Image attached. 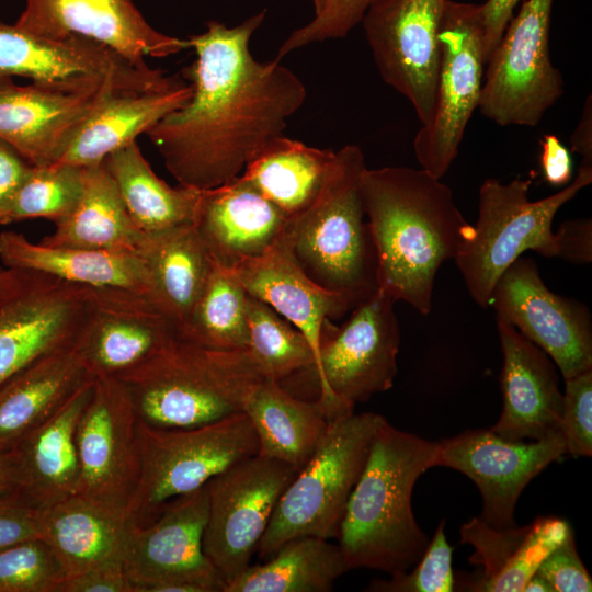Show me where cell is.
<instances>
[{
    "mask_svg": "<svg viewBox=\"0 0 592 592\" xmlns=\"http://www.w3.org/2000/svg\"><path fill=\"white\" fill-rule=\"evenodd\" d=\"M264 16L234 27L210 21L187 38L196 55L183 70L192 95L146 133L179 185L209 190L239 177L305 103V84L281 59L250 53Z\"/></svg>",
    "mask_w": 592,
    "mask_h": 592,
    "instance_id": "1",
    "label": "cell"
},
{
    "mask_svg": "<svg viewBox=\"0 0 592 592\" xmlns=\"http://www.w3.org/2000/svg\"><path fill=\"white\" fill-rule=\"evenodd\" d=\"M365 216L377 255L378 289L428 315L441 265L473 234L451 189L423 169H366Z\"/></svg>",
    "mask_w": 592,
    "mask_h": 592,
    "instance_id": "2",
    "label": "cell"
},
{
    "mask_svg": "<svg viewBox=\"0 0 592 592\" xmlns=\"http://www.w3.org/2000/svg\"><path fill=\"white\" fill-rule=\"evenodd\" d=\"M436 455L437 442L383 419L338 531L349 570L392 574L418 562L430 539L414 519L411 497L419 477L436 466Z\"/></svg>",
    "mask_w": 592,
    "mask_h": 592,
    "instance_id": "3",
    "label": "cell"
},
{
    "mask_svg": "<svg viewBox=\"0 0 592 592\" xmlns=\"http://www.w3.org/2000/svg\"><path fill=\"white\" fill-rule=\"evenodd\" d=\"M116 378L138 420L160 429L200 426L243 412L264 379L248 350L212 349L179 333Z\"/></svg>",
    "mask_w": 592,
    "mask_h": 592,
    "instance_id": "4",
    "label": "cell"
},
{
    "mask_svg": "<svg viewBox=\"0 0 592 592\" xmlns=\"http://www.w3.org/2000/svg\"><path fill=\"white\" fill-rule=\"evenodd\" d=\"M366 169L360 147L335 151L318 195L287 219L283 236L303 272L352 308L378 291L377 255L361 192Z\"/></svg>",
    "mask_w": 592,
    "mask_h": 592,
    "instance_id": "5",
    "label": "cell"
},
{
    "mask_svg": "<svg viewBox=\"0 0 592 592\" xmlns=\"http://www.w3.org/2000/svg\"><path fill=\"white\" fill-rule=\"evenodd\" d=\"M592 182V163L581 162L561 191L530 200L531 180L502 183L486 179L479 189L478 218L470 238L454 259L471 298L482 308L506 269L526 250L558 258L553 221L557 212Z\"/></svg>",
    "mask_w": 592,
    "mask_h": 592,
    "instance_id": "6",
    "label": "cell"
},
{
    "mask_svg": "<svg viewBox=\"0 0 592 592\" xmlns=\"http://www.w3.org/2000/svg\"><path fill=\"white\" fill-rule=\"evenodd\" d=\"M383 419L375 412H353L329 422L316 451L277 502L257 549L262 559L295 537L337 538Z\"/></svg>",
    "mask_w": 592,
    "mask_h": 592,
    "instance_id": "7",
    "label": "cell"
},
{
    "mask_svg": "<svg viewBox=\"0 0 592 592\" xmlns=\"http://www.w3.org/2000/svg\"><path fill=\"white\" fill-rule=\"evenodd\" d=\"M138 437L140 471L127 508L134 525L148 523L167 502L200 489L231 465L259 453L244 412L183 429L138 421Z\"/></svg>",
    "mask_w": 592,
    "mask_h": 592,
    "instance_id": "8",
    "label": "cell"
},
{
    "mask_svg": "<svg viewBox=\"0 0 592 592\" xmlns=\"http://www.w3.org/2000/svg\"><path fill=\"white\" fill-rule=\"evenodd\" d=\"M395 303L378 289L353 307L342 326L323 322L312 371L319 383L317 400L329 422L392 387L400 344Z\"/></svg>",
    "mask_w": 592,
    "mask_h": 592,
    "instance_id": "9",
    "label": "cell"
},
{
    "mask_svg": "<svg viewBox=\"0 0 592 592\" xmlns=\"http://www.w3.org/2000/svg\"><path fill=\"white\" fill-rule=\"evenodd\" d=\"M0 76L71 91L138 93L183 82L161 70L137 67L107 46L79 35L54 38L0 22Z\"/></svg>",
    "mask_w": 592,
    "mask_h": 592,
    "instance_id": "10",
    "label": "cell"
},
{
    "mask_svg": "<svg viewBox=\"0 0 592 592\" xmlns=\"http://www.w3.org/2000/svg\"><path fill=\"white\" fill-rule=\"evenodd\" d=\"M554 0H523L485 70L478 110L501 126H536L563 93L549 55Z\"/></svg>",
    "mask_w": 592,
    "mask_h": 592,
    "instance_id": "11",
    "label": "cell"
},
{
    "mask_svg": "<svg viewBox=\"0 0 592 592\" xmlns=\"http://www.w3.org/2000/svg\"><path fill=\"white\" fill-rule=\"evenodd\" d=\"M441 59L435 105L413 140L415 158L433 177L448 171L478 109L488 61L479 4L445 1L439 33Z\"/></svg>",
    "mask_w": 592,
    "mask_h": 592,
    "instance_id": "12",
    "label": "cell"
},
{
    "mask_svg": "<svg viewBox=\"0 0 592 592\" xmlns=\"http://www.w3.org/2000/svg\"><path fill=\"white\" fill-rule=\"evenodd\" d=\"M92 298L90 287L5 267L0 276V386L34 361L73 348Z\"/></svg>",
    "mask_w": 592,
    "mask_h": 592,
    "instance_id": "13",
    "label": "cell"
},
{
    "mask_svg": "<svg viewBox=\"0 0 592 592\" xmlns=\"http://www.w3.org/2000/svg\"><path fill=\"white\" fill-rule=\"evenodd\" d=\"M297 473L257 454L208 480L203 550L225 588L251 565L277 502Z\"/></svg>",
    "mask_w": 592,
    "mask_h": 592,
    "instance_id": "14",
    "label": "cell"
},
{
    "mask_svg": "<svg viewBox=\"0 0 592 592\" xmlns=\"http://www.w3.org/2000/svg\"><path fill=\"white\" fill-rule=\"evenodd\" d=\"M207 483L167 502L143 525L132 524L124 567L133 592H224L203 550Z\"/></svg>",
    "mask_w": 592,
    "mask_h": 592,
    "instance_id": "15",
    "label": "cell"
},
{
    "mask_svg": "<svg viewBox=\"0 0 592 592\" xmlns=\"http://www.w3.org/2000/svg\"><path fill=\"white\" fill-rule=\"evenodd\" d=\"M446 0H377L361 22L379 76L413 106L421 125L434 111Z\"/></svg>",
    "mask_w": 592,
    "mask_h": 592,
    "instance_id": "16",
    "label": "cell"
},
{
    "mask_svg": "<svg viewBox=\"0 0 592 592\" xmlns=\"http://www.w3.org/2000/svg\"><path fill=\"white\" fill-rule=\"evenodd\" d=\"M138 421L119 379L94 378L76 428L77 494L127 511L140 471Z\"/></svg>",
    "mask_w": 592,
    "mask_h": 592,
    "instance_id": "17",
    "label": "cell"
},
{
    "mask_svg": "<svg viewBox=\"0 0 592 592\" xmlns=\"http://www.w3.org/2000/svg\"><path fill=\"white\" fill-rule=\"evenodd\" d=\"M490 305L543 350L563 379L592 369V323L582 303L553 293L532 258H517L497 282Z\"/></svg>",
    "mask_w": 592,
    "mask_h": 592,
    "instance_id": "18",
    "label": "cell"
},
{
    "mask_svg": "<svg viewBox=\"0 0 592 592\" xmlns=\"http://www.w3.org/2000/svg\"><path fill=\"white\" fill-rule=\"evenodd\" d=\"M566 454L560 431L534 442L509 441L490 429L467 430L437 442L436 466L460 471L479 489L488 525H515L514 509L527 483Z\"/></svg>",
    "mask_w": 592,
    "mask_h": 592,
    "instance_id": "19",
    "label": "cell"
},
{
    "mask_svg": "<svg viewBox=\"0 0 592 592\" xmlns=\"http://www.w3.org/2000/svg\"><path fill=\"white\" fill-rule=\"evenodd\" d=\"M92 289L89 316L73 349L94 378L118 377L179 333L148 295L116 287Z\"/></svg>",
    "mask_w": 592,
    "mask_h": 592,
    "instance_id": "20",
    "label": "cell"
},
{
    "mask_svg": "<svg viewBox=\"0 0 592 592\" xmlns=\"http://www.w3.org/2000/svg\"><path fill=\"white\" fill-rule=\"evenodd\" d=\"M15 25L47 37L90 38L137 67H147L145 57L163 58L191 48L189 39L150 26L132 0H26Z\"/></svg>",
    "mask_w": 592,
    "mask_h": 592,
    "instance_id": "21",
    "label": "cell"
},
{
    "mask_svg": "<svg viewBox=\"0 0 592 592\" xmlns=\"http://www.w3.org/2000/svg\"><path fill=\"white\" fill-rule=\"evenodd\" d=\"M112 94L71 92L0 76V139L30 164L56 163L82 124Z\"/></svg>",
    "mask_w": 592,
    "mask_h": 592,
    "instance_id": "22",
    "label": "cell"
},
{
    "mask_svg": "<svg viewBox=\"0 0 592 592\" xmlns=\"http://www.w3.org/2000/svg\"><path fill=\"white\" fill-rule=\"evenodd\" d=\"M497 326L503 354V408L490 430L509 441H537L558 433L563 394L557 366L510 322L497 318Z\"/></svg>",
    "mask_w": 592,
    "mask_h": 592,
    "instance_id": "23",
    "label": "cell"
},
{
    "mask_svg": "<svg viewBox=\"0 0 592 592\" xmlns=\"http://www.w3.org/2000/svg\"><path fill=\"white\" fill-rule=\"evenodd\" d=\"M286 224V216L239 175L202 190L193 226L214 264L232 270L267 252Z\"/></svg>",
    "mask_w": 592,
    "mask_h": 592,
    "instance_id": "24",
    "label": "cell"
},
{
    "mask_svg": "<svg viewBox=\"0 0 592 592\" xmlns=\"http://www.w3.org/2000/svg\"><path fill=\"white\" fill-rule=\"evenodd\" d=\"M571 531L568 522L557 516H538L527 525L506 528L471 517L460 527V543L474 548L468 561L482 570L459 579L455 590L523 592L540 562Z\"/></svg>",
    "mask_w": 592,
    "mask_h": 592,
    "instance_id": "25",
    "label": "cell"
},
{
    "mask_svg": "<svg viewBox=\"0 0 592 592\" xmlns=\"http://www.w3.org/2000/svg\"><path fill=\"white\" fill-rule=\"evenodd\" d=\"M230 271L249 295L271 306L305 335L314 352L315 367L323 322L352 309L350 301L309 278L283 237L264 254Z\"/></svg>",
    "mask_w": 592,
    "mask_h": 592,
    "instance_id": "26",
    "label": "cell"
},
{
    "mask_svg": "<svg viewBox=\"0 0 592 592\" xmlns=\"http://www.w3.org/2000/svg\"><path fill=\"white\" fill-rule=\"evenodd\" d=\"M93 382L9 452L16 491L39 511L78 493L76 428Z\"/></svg>",
    "mask_w": 592,
    "mask_h": 592,
    "instance_id": "27",
    "label": "cell"
},
{
    "mask_svg": "<svg viewBox=\"0 0 592 592\" xmlns=\"http://www.w3.org/2000/svg\"><path fill=\"white\" fill-rule=\"evenodd\" d=\"M94 380L73 348L45 355L0 386V452L52 418Z\"/></svg>",
    "mask_w": 592,
    "mask_h": 592,
    "instance_id": "28",
    "label": "cell"
},
{
    "mask_svg": "<svg viewBox=\"0 0 592 592\" xmlns=\"http://www.w3.org/2000/svg\"><path fill=\"white\" fill-rule=\"evenodd\" d=\"M39 527L67 578L124 560L132 521L126 510L75 494L41 510Z\"/></svg>",
    "mask_w": 592,
    "mask_h": 592,
    "instance_id": "29",
    "label": "cell"
},
{
    "mask_svg": "<svg viewBox=\"0 0 592 592\" xmlns=\"http://www.w3.org/2000/svg\"><path fill=\"white\" fill-rule=\"evenodd\" d=\"M0 262L90 288H126L150 297L147 271L137 253L33 243L23 234L2 231Z\"/></svg>",
    "mask_w": 592,
    "mask_h": 592,
    "instance_id": "30",
    "label": "cell"
},
{
    "mask_svg": "<svg viewBox=\"0 0 592 592\" xmlns=\"http://www.w3.org/2000/svg\"><path fill=\"white\" fill-rule=\"evenodd\" d=\"M191 95L192 86L184 82L166 91L112 94L82 124L57 162L83 168L100 164L185 105Z\"/></svg>",
    "mask_w": 592,
    "mask_h": 592,
    "instance_id": "31",
    "label": "cell"
},
{
    "mask_svg": "<svg viewBox=\"0 0 592 592\" xmlns=\"http://www.w3.org/2000/svg\"><path fill=\"white\" fill-rule=\"evenodd\" d=\"M137 254L147 271L150 298L181 333L214 266L194 226L144 234Z\"/></svg>",
    "mask_w": 592,
    "mask_h": 592,
    "instance_id": "32",
    "label": "cell"
},
{
    "mask_svg": "<svg viewBox=\"0 0 592 592\" xmlns=\"http://www.w3.org/2000/svg\"><path fill=\"white\" fill-rule=\"evenodd\" d=\"M243 412L255 432L258 454L297 471L311 457L329 425L318 400L299 399L267 378L250 395Z\"/></svg>",
    "mask_w": 592,
    "mask_h": 592,
    "instance_id": "33",
    "label": "cell"
},
{
    "mask_svg": "<svg viewBox=\"0 0 592 592\" xmlns=\"http://www.w3.org/2000/svg\"><path fill=\"white\" fill-rule=\"evenodd\" d=\"M55 225L54 232L44 237L42 243L137 253L144 238L103 162L83 168L81 196L73 210Z\"/></svg>",
    "mask_w": 592,
    "mask_h": 592,
    "instance_id": "34",
    "label": "cell"
},
{
    "mask_svg": "<svg viewBox=\"0 0 592 592\" xmlns=\"http://www.w3.org/2000/svg\"><path fill=\"white\" fill-rule=\"evenodd\" d=\"M103 164L140 232L194 224L202 190L170 186L153 172L136 141L110 153Z\"/></svg>",
    "mask_w": 592,
    "mask_h": 592,
    "instance_id": "35",
    "label": "cell"
},
{
    "mask_svg": "<svg viewBox=\"0 0 592 592\" xmlns=\"http://www.w3.org/2000/svg\"><path fill=\"white\" fill-rule=\"evenodd\" d=\"M334 152L281 135L266 143L240 175L289 219L314 202Z\"/></svg>",
    "mask_w": 592,
    "mask_h": 592,
    "instance_id": "36",
    "label": "cell"
},
{
    "mask_svg": "<svg viewBox=\"0 0 592 592\" xmlns=\"http://www.w3.org/2000/svg\"><path fill=\"white\" fill-rule=\"evenodd\" d=\"M316 536L292 538L264 563L250 565L224 592H328L349 568L339 545Z\"/></svg>",
    "mask_w": 592,
    "mask_h": 592,
    "instance_id": "37",
    "label": "cell"
},
{
    "mask_svg": "<svg viewBox=\"0 0 592 592\" xmlns=\"http://www.w3.org/2000/svg\"><path fill=\"white\" fill-rule=\"evenodd\" d=\"M248 293L230 270L214 264L184 330L179 333L217 350H247Z\"/></svg>",
    "mask_w": 592,
    "mask_h": 592,
    "instance_id": "38",
    "label": "cell"
},
{
    "mask_svg": "<svg viewBox=\"0 0 592 592\" xmlns=\"http://www.w3.org/2000/svg\"><path fill=\"white\" fill-rule=\"evenodd\" d=\"M248 351L264 378L278 383L312 369L314 352L305 335L264 301L248 295Z\"/></svg>",
    "mask_w": 592,
    "mask_h": 592,
    "instance_id": "39",
    "label": "cell"
},
{
    "mask_svg": "<svg viewBox=\"0 0 592 592\" xmlns=\"http://www.w3.org/2000/svg\"><path fill=\"white\" fill-rule=\"evenodd\" d=\"M82 189L83 167L59 162L32 166L0 224L29 218H46L57 223L73 210Z\"/></svg>",
    "mask_w": 592,
    "mask_h": 592,
    "instance_id": "40",
    "label": "cell"
},
{
    "mask_svg": "<svg viewBox=\"0 0 592 592\" xmlns=\"http://www.w3.org/2000/svg\"><path fill=\"white\" fill-rule=\"evenodd\" d=\"M65 578L59 559L43 538L0 548V592H56Z\"/></svg>",
    "mask_w": 592,
    "mask_h": 592,
    "instance_id": "41",
    "label": "cell"
},
{
    "mask_svg": "<svg viewBox=\"0 0 592 592\" xmlns=\"http://www.w3.org/2000/svg\"><path fill=\"white\" fill-rule=\"evenodd\" d=\"M444 520L412 570L390 574L388 580H373L372 592H451L455 588L452 569V547L444 532Z\"/></svg>",
    "mask_w": 592,
    "mask_h": 592,
    "instance_id": "42",
    "label": "cell"
},
{
    "mask_svg": "<svg viewBox=\"0 0 592 592\" xmlns=\"http://www.w3.org/2000/svg\"><path fill=\"white\" fill-rule=\"evenodd\" d=\"M560 433L566 454L592 455V369L565 379Z\"/></svg>",
    "mask_w": 592,
    "mask_h": 592,
    "instance_id": "43",
    "label": "cell"
},
{
    "mask_svg": "<svg viewBox=\"0 0 592 592\" xmlns=\"http://www.w3.org/2000/svg\"><path fill=\"white\" fill-rule=\"evenodd\" d=\"M377 0H329L325 9L303 27L295 30L281 45L277 58L303 46L326 39L343 38L358 24Z\"/></svg>",
    "mask_w": 592,
    "mask_h": 592,
    "instance_id": "44",
    "label": "cell"
},
{
    "mask_svg": "<svg viewBox=\"0 0 592 592\" xmlns=\"http://www.w3.org/2000/svg\"><path fill=\"white\" fill-rule=\"evenodd\" d=\"M535 572L549 583L553 592L592 590V580L579 557L572 531L547 555Z\"/></svg>",
    "mask_w": 592,
    "mask_h": 592,
    "instance_id": "45",
    "label": "cell"
},
{
    "mask_svg": "<svg viewBox=\"0 0 592 592\" xmlns=\"http://www.w3.org/2000/svg\"><path fill=\"white\" fill-rule=\"evenodd\" d=\"M32 538H42L39 510L16 490L0 494V548Z\"/></svg>",
    "mask_w": 592,
    "mask_h": 592,
    "instance_id": "46",
    "label": "cell"
},
{
    "mask_svg": "<svg viewBox=\"0 0 592 592\" xmlns=\"http://www.w3.org/2000/svg\"><path fill=\"white\" fill-rule=\"evenodd\" d=\"M56 592H133L124 560L107 561L65 578Z\"/></svg>",
    "mask_w": 592,
    "mask_h": 592,
    "instance_id": "47",
    "label": "cell"
},
{
    "mask_svg": "<svg viewBox=\"0 0 592 592\" xmlns=\"http://www.w3.org/2000/svg\"><path fill=\"white\" fill-rule=\"evenodd\" d=\"M558 258L577 264L592 261L591 218L566 220L555 231Z\"/></svg>",
    "mask_w": 592,
    "mask_h": 592,
    "instance_id": "48",
    "label": "cell"
},
{
    "mask_svg": "<svg viewBox=\"0 0 592 592\" xmlns=\"http://www.w3.org/2000/svg\"><path fill=\"white\" fill-rule=\"evenodd\" d=\"M31 169L32 164L11 145L0 139V223Z\"/></svg>",
    "mask_w": 592,
    "mask_h": 592,
    "instance_id": "49",
    "label": "cell"
},
{
    "mask_svg": "<svg viewBox=\"0 0 592 592\" xmlns=\"http://www.w3.org/2000/svg\"><path fill=\"white\" fill-rule=\"evenodd\" d=\"M520 1L523 0H487L483 4H479L485 50L488 59L499 44Z\"/></svg>",
    "mask_w": 592,
    "mask_h": 592,
    "instance_id": "50",
    "label": "cell"
},
{
    "mask_svg": "<svg viewBox=\"0 0 592 592\" xmlns=\"http://www.w3.org/2000/svg\"><path fill=\"white\" fill-rule=\"evenodd\" d=\"M540 152V168L546 182L561 186L571 180L572 159L569 150L553 134L544 136Z\"/></svg>",
    "mask_w": 592,
    "mask_h": 592,
    "instance_id": "51",
    "label": "cell"
},
{
    "mask_svg": "<svg viewBox=\"0 0 592 592\" xmlns=\"http://www.w3.org/2000/svg\"><path fill=\"white\" fill-rule=\"evenodd\" d=\"M591 95L585 101L579 124L574 129L570 143L572 151L582 157V162L592 163V107Z\"/></svg>",
    "mask_w": 592,
    "mask_h": 592,
    "instance_id": "52",
    "label": "cell"
},
{
    "mask_svg": "<svg viewBox=\"0 0 592 592\" xmlns=\"http://www.w3.org/2000/svg\"><path fill=\"white\" fill-rule=\"evenodd\" d=\"M16 490L15 470L10 453L0 452V494Z\"/></svg>",
    "mask_w": 592,
    "mask_h": 592,
    "instance_id": "53",
    "label": "cell"
},
{
    "mask_svg": "<svg viewBox=\"0 0 592 592\" xmlns=\"http://www.w3.org/2000/svg\"><path fill=\"white\" fill-rule=\"evenodd\" d=\"M523 592H553L549 583L535 572L525 583Z\"/></svg>",
    "mask_w": 592,
    "mask_h": 592,
    "instance_id": "54",
    "label": "cell"
},
{
    "mask_svg": "<svg viewBox=\"0 0 592 592\" xmlns=\"http://www.w3.org/2000/svg\"><path fill=\"white\" fill-rule=\"evenodd\" d=\"M329 0H312L315 7V15L320 13L327 5Z\"/></svg>",
    "mask_w": 592,
    "mask_h": 592,
    "instance_id": "55",
    "label": "cell"
},
{
    "mask_svg": "<svg viewBox=\"0 0 592 592\" xmlns=\"http://www.w3.org/2000/svg\"><path fill=\"white\" fill-rule=\"evenodd\" d=\"M4 270H5V266H2V265L0 264V276L2 275V273H3Z\"/></svg>",
    "mask_w": 592,
    "mask_h": 592,
    "instance_id": "56",
    "label": "cell"
}]
</instances>
